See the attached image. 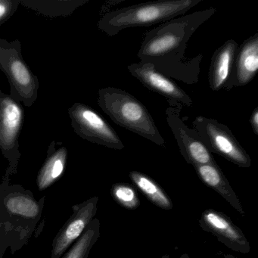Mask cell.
<instances>
[{"label":"cell","mask_w":258,"mask_h":258,"mask_svg":"<svg viewBox=\"0 0 258 258\" xmlns=\"http://www.w3.org/2000/svg\"><path fill=\"white\" fill-rule=\"evenodd\" d=\"M217 10L207 9L174 18L144 34L137 57L150 63L170 79L187 85L199 81L203 55L187 57V45L199 27L209 20Z\"/></svg>","instance_id":"obj_1"},{"label":"cell","mask_w":258,"mask_h":258,"mask_svg":"<svg viewBox=\"0 0 258 258\" xmlns=\"http://www.w3.org/2000/svg\"><path fill=\"white\" fill-rule=\"evenodd\" d=\"M45 197L38 201L30 190L11 185L8 176L0 185V258L7 249L16 253L37 232Z\"/></svg>","instance_id":"obj_2"},{"label":"cell","mask_w":258,"mask_h":258,"mask_svg":"<svg viewBox=\"0 0 258 258\" xmlns=\"http://www.w3.org/2000/svg\"><path fill=\"white\" fill-rule=\"evenodd\" d=\"M203 0H157L117 9L101 19L99 27L111 37L123 30L161 25L183 16Z\"/></svg>","instance_id":"obj_3"},{"label":"cell","mask_w":258,"mask_h":258,"mask_svg":"<svg viewBox=\"0 0 258 258\" xmlns=\"http://www.w3.org/2000/svg\"><path fill=\"white\" fill-rule=\"evenodd\" d=\"M98 102L116 124L158 146H165L164 139L149 110L126 90L115 87L102 89L99 90Z\"/></svg>","instance_id":"obj_4"},{"label":"cell","mask_w":258,"mask_h":258,"mask_svg":"<svg viewBox=\"0 0 258 258\" xmlns=\"http://www.w3.org/2000/svg\"><path fill=\"white\" fill-rule=\"evenodd\" d=\"M192 126L207 149L243 168L251 166V159L229 126L213 118L198 116Z\"/></svg>","instance_id":"obj_5"},{"label":"cell","mask_w":258,"mask_h":258,"mask_svg":"<svg viewBox=\"0 0 258 258\" xmlns=\"http://www.w3.org/2000/svg\"><path fill=\"white\" fill-rule=\"evenodd\" d=\"M182 108V105L170 106L165 110L167 124L173 133L181 155L185 161L193 167L217 164L197 131L194 128L188 127L181 117Z\"/></svg>","instance_id":"obj_6"},{"label":"cell","mask_w":258,"mask_h":258,"mask_svg":"<svg viewBox=\"0 0 258 258\" xmlns=\"http://www.w3.org/2000/svg\"><path fill=\"white\" fill-rule=\"evenodd\" d=\"M131 75L145 87L165 98L170 107H191V98L173 80L155 69L150 63H134L127 66Z\"/></svg>","instance_id":"obj_7"},{"label":"cell","mask_w":258,"mask_h":258,"mask_svg":"<svg viewBox=\"0 0 258 258\" xmlns=\"http://www.w3.org/2000/svg\"><path fill=\"white\" fill-rule=\"evenodd\" d=\"M72 117L78 133L87 140L116 150L124 149L117 132L90 107L78 104L72 109Z\"/></svg>","instance_id":"obj_8"},{"label":"cell","mask_w":258,"mask_h":258,"mask_svg":"<svg viewBox=\"0 0 258 258\" xmlns=\"http://www.w3.org/2000/svg\"><path fill=\"white\" fill-rule=\"evenodd\" d=\"M98 201L95 196L72 208L73 214L54 238L50 258H61L82 235L96 215Z\"/></svg>","instance_id":"obj_9"},{"label":"cell","mask_w":258,"mask_h":258,"mask_svg":"<svg viewBox=\"0 0 258 258\" xmlns=\"http://www.w3.org/2000/svg\"><path fill=\"white\" fill-rule=\"evenodd\" d=\"M199 224L204 230L215 235L232 250L242 253L250 251V244L242 231L223 213L206 210L201 216Z\"/></svg>","instance_id":"obj_10"},{"label":"cell","mask_w":258,"mask_h":258,"mask_svg":"<svg viewBox=\"0 0 258 258\" xmlns=\"http://www.w3.org/2000/svg\"><path fill=\"white\" fill-rule=\"evenodd\" d=\"M258 70V32L244 40L237 49L226 90L244 87L253 81Z\"/></svg>","instance_id":"obj_11"},{"label":"cell","mask_w":258,"mask_h":258,"mask_svg":"<svg viewBox=\"0 0 258 258\" xmlns=\"http://www.w3.org/2000/svg\"><path fill=\"white\" fill-rule=\"evenodd\" d=\"M238 46L239 45L235 40H229L213 54L208 73L209 87L212 91L226 89Z\"/></svg>","instance_id":"obj_12"},{"label":"cell","mask_w":258,"mask_h":258,"mask_svg":"<svg viewBox=\"0 0 258 258\" xmlns=\"http://www.w3.org/2000/svg\"><path fill=\"white\" fill-rule=\"evenodd\" d=\"M194 168L203 183L219 193L238 213L244 215L241 202L217 164H202L195 166Z\"/></svg>","instance_id":"obj_13"},{"label":"cell","mask_w":258,"mask_h":258,"mask_svg":"<svg viewBox=\"0 0 258 258\" xmlns=\"http://www.w3.org/2000/svg\"><path fill=\"white\" fill-rule=\"evenodd\" d=\"M22 121L21 107L12 99H4L0 110V140L6 147L14 145Z\"/></svg>","instance_id":"obj_14"},{"label":"cell","mask_w":258,"mask_h":258,"mask_svg":"<svg viewBox=\"0 0 258 258\" xmlns=\"http://www.w3.org/2000/svg\"><path fill=\"white\" fill-rule=\"evenodd\" d=\"M130 178L136 186L154 205L164 210L173 208V203L161 187L147 175L139 171H131Z\"/></svg>","instance_id":"obj_15"},{"label":"cell","mask_w":258,"mask_h":258,"mask_svg":"<svg viewBox=\"0 0 258 258\" xmlns=\"http://www.w3.org/2000/svg\"><path fill=\"white\" fill-rule=\"evenodd\" d=\"M66 149H60L46 160L37 176V186L40 191H44L61 177L66 167Z\"/></svg>","instance_id":"obj_16"},{"label":"cell","mask_w":258,"mask_h":258,"mask_svg":"<svg viewBox=\"0 0 258 258\" xmlns=\"http://www.w3.org/2000/svg\"><path fill=\"white\" fill-rule=\"evenodd\" d=\"M100 236V222L93 219L81 237L71 246L61 258H87Z\"/></svg>","instance_id":"obj_17"},{"label":"cell","mask_w":258,"mask_h":258,"mask_svg":"<svg viewBox=\"0 0 258 258\" xmlns=\"http://www.w3.org/2000/svg\"><path fill=\"white\" fill-rule=\"evenodd\" d=\"M113 199L128 210H135L140 206V201L136 190L128 183H116L111 190Z\"/></svg>","instance_id":"obj_18"},{"label":"cell","mask_w":258,"mask_h":258,"mask_svg":"<svg viewBox=\"0 0 258 258\" xmlns=\"http://www.w3.org/2000/svg\"><path fill=\"white\" fill-rule=\"evenodd\" d=\"M9 66L10 75L16 85L23 90L31 89L34 84V80L26 66L20 59L13 58Z\"/></svg>","instance_id":"obj_19"},{"label":"cell","mask_w":258,"mask_h":258,"mask_svg":"<svg viewBox=\"0 0 258 258\" xmlns=\"http://www.w3.org/2000/svg\"><path fill=\"white\" fill-rule=\"evenodd\" d=\"M249 123H250L253 134L255 135H258V107L253 109V112L250 115Z\"/></svg>","instance_id":"obj_20"},{"label":"cell","mask_w":258,"mask_h":258,"mask_svg":"<svg viewBox=\"0 0 258 258\" xmlns=\"http://www.w3.org/2000/svg\"><path fill=\"white\" fill-rule=\"evenodd\" d=\"M11 3L0 1V21L5 19L11 10Z\"/></svg>","instance_id":"obj_21"},{"label":"cell","mask_w":258,"mask_h":258,"mask_svg":"<svg viewBox=\"0 0 258 258\" xmlns=\"http://www.w3.org/2000/svg\"><path fill=\"white\" fill-rule=\"evenodd\" d=\"M180 258H189V257H188V254H186V253H183V254H182V256H180Z\"/></svg>","instance_id":"obj_22"},{"label":"cell","mask_w":258,"mask_h":258,"mask_svg":"<svg viewBox=\"0 0 258 258\" xmlns=\"http://www.w3.org/2000/svg\"><path fill=\"white\" fill-rule=\"evenodd\" d=\"M161 258H170L168 254L164 255Z\"/></svg>","instance_id":"obj_23"}]
</instances>
